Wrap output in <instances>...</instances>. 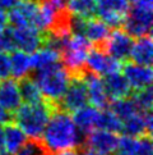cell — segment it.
Masks as SVG:
<instances>
[{"label":"cell","instance_id":"obj_21","mask_svg":"<svg viewBox=\"0 0 153 155\" xmlns=\"http://www.w3.org/2000/svg\"><path fill=\"white\" fill-rule=\"evenodd\" d=\"M3 138H4V153L8 155H13L26 142L27 136L12 120L9 123L4 124Z\"/></svg>","mask_w":153,"mask_h":155},{"label":"cell","instance_id":"obj_24","mask_svg":"<svg viewBox=\"0 0 153 155\" xmlns=\"http://www.w3.org/2000/svg\"><path fill=\"white\" fill-rule=\"evenodd\" d=\"M68 10L80 18H93L96 15V0H68Z\"/></svg>","mask_w":153,"mask_h":155},{"label":"cell","instance_id":"obj_10","mask_svg":"<svg viewBox=\"0 0 153 155\" xmlns=\"http://www.w3.org/2000/svg\"><path fill=\"white\" fill-rule=\"evenodd\" d=\"M119 68H120V62L111 58L101 48L92 46L86 60L87 72L101 77L108 73H112V72H116L119 71Z\"/></svg>","mask_w":153,"mask_h":155},{"label":"cell","instance_id":"obj_25","mask_svg":"<svg viewBox=\"0 0 153 155\" xmlns=\"http://www.w3.org/2000/svg\"><path fill=\"white\" fill-rule=\"evenodd\" d=\"M18 85H19L22 101H24V103H38L43 99L37 84L35 82L33 78H31L30 76L26 77V78L19 80Z\"/></svg>","mask_w":153,"mask_h":155},{"label":"cell","instance_id":"obj_30","mask_svg":"<svg viewBox=\"0 0 153 155\" xmlns=\"http://www.w3.org/2000/svg\"><path fill=\"white\" fill-rule=\"evenodd\" d=\"M136 145H138V137L124 135L121 137H119L115 154L116 155H135Z\"/></svg>","mask_w":153,"mask_h":155},{"label":"cell","instance_id":"obj_35","mask_svg":"<svg viewBox=\"0 0 153 155\" xmlns=\"http://www.w3.org/2000/svg\"><path fill=\"white\" fill-rule=\"evenodd\" d=\"M19 3V0H0V9L2 10H10Z\"/></svg>","mask_w":153,"mask_h":155},{"label":"cell","instance_id":"obj_28","mask_svg":"<svg viewBox=\"0 0 153 155\" xmlns=\"http://www.w3.org/2000/svg\"><path fill=\"white\" fill-rule=\"evenodd\" d=\"M13 155H52L41 138H30Z\"/></svg>","mask_w":153,"mask_h":155},{"label":"cell","instance_id":"obj_7","mask_svg":"<svg viewBox=\"0 0 153 155\" xmlns=\"http://www.w3.org/2000/svg\"><path fill=\"white\" fill-rule=\"evenodd\" d=\"M133 37L130 36L124 28H115L110 31L106 41L102 45V50H105L111 58L117 62H126L129 59L130 50L133 46Z\"/></svg>","mask_w":153,"mask_h":155},{"label":"cell","instance_id":"obj_18","mask_svg":"<svg viewBox=\"0 0 153 155\" xmlns=\"http://www.w3.org/2000/svg\"><path fill=\"white\" fill-rule=\"evenodd\" d=\"M129 59L133 63L142 65H151L153 60V41L151 35L140 36L133 42Z\"/></svg>","mask_w":153,"mask_h":155},{"label":"cell","instance_id":"obj_8","mask_svg":"<svg viewBox=\"0 0 153 155\" xmlns=\"http://www.w3.org/2000/svg\"><path fill=\"white\" fill-rule=\"evenodd\" d=\"M88 104L87 88L83 78H70L67 90L58 101V107L68 113H73L76 109Z\"/></svg>","mask_w":153,"mask_h":155},{"label":"cell","instance_id":"obj_37","mask_svg":"<svg viewBox=\"0 0 153 155\" xmlns=\"http://www.w3.org/2000/svg\"><path fill=\"white\" fill-rule=\"evenodd\" d=\"M82 155H108V154H103L101 151L93 150V149H89V147H83V150H82Z\"/></svg>","mask_w":153,"mask_h":155},{"label":"cell","instance_id":"obj_6","mask_svg":"<svg viewBox=\"0 0 153 155\" xmlns=\"http://www.w3.org/2000/svg\"><path fill=\"white\" fill-rule=\"evenodd\" d=\"M129 12V0H96V14L108 27L123 26Z\"/></svg>","mask_w":153,"mask_h":155},{"label":"cell","instance_id":"obj_16","mask_svg":"<svg viewBox=\"0 0 153 155\" xmlns=\"http://www.w3.org/2000/svg\"><path fill=\"white\" fill-rule=\"evenodd\" d=\"M22 103L18 81L9 77L0 81V105L8 112L14 113Z\"/></svg>","mask_w":153,"mask_h":155},{"label":"cell","instance_id":"obj_17","mask_svg":"<svg viewBox=\"0 0 153 155\" xmlns=\"http://www.w3.org/2000/svg\"><path fill=\"white\" fill-rule=\"evenodd\" d=\"M103 77H105L103 78V84H105L106 92L110 100H117V99L130 96L132 88H130L128 81L123 73L116 71Z\"/></svg>","mask_w":153,"mask_h":155},{"label":"cell","instance_id":"obj_27","mask_svg":"<svg viewBox=\"0 0 153 155\" xmlns=\"http://www.w3.org/2000/svg\"><path fill=\"white\" fill-rule=\"evenodd\" d=\"M96 128L117 134V132H121V120L114 114L111 109H100Z\"/></svg>","mask_w":153,"mask_h":155},{"label":"cell","instance_id":"obj_19","mask_svg":"<svg viewBox=\"0 0 153 155\" xmlns=\"http://www.w3.org/2000/svg\"><path fill=\"white\" fill-rule=\"evenodd\" d=\"M98 114H100V109H97L93 105L87 104L84 107L76 109L75 112H73L72 118L74 120L76 128L83 135H86L97 127Z\"/></svg>","mask_w":153,"mask_h":155},{"label":"cell","instance_id":"obj_34","mask_svg":"<svg viewBox=\"0 0 153 155\" xmlns=\"http://www.w3.org/2000/svg\"><path fill=\"white\" fill-rule=\"evenodd\" d=\"M9 122H12V114L0 105V126H4L9 123Z\"/></svg>","mask_w":153,"mask_h":155},{"label":"cell","instance_id":"obj_26","mask_svg":"<svg viewBox=\"0 0 153 155\" xmlns=\"http://www.w3.org/2000/svg\"><path fill=\"white\" fill-rule=\"evenodd\" d=\"M111 110L120 120H124V119L129 118L130 115H133L134 113L140 112L138 109V107H136V104L134 103L132 96L117 99V100H112Z\"/></svg>","mask_w":153,"mask_h":155},{"label":"cell","instance_id":"obj_40","mask_svg":"<svg viewBox=\"0 0 153 155\" xmlns=\"http://www.w3.org/2000/svg\"><path fill=\"white\" fill-rule=\"evenodd\" d=\"M0 155H8V154H5L4 151H2V153H0Z\"/></svg>","mask_w":153,"mask_h":155},{"label":"cell","instance_id":"obj_38","mask_svg":"<svg viewBox=\"0 0 153 155\" xmlns=\"http://www.w3.org/2000/svg\"><path fill=\"white\" fill-rule=\"evenodd\" d=\"M54 155H79L76 149H72V150H64L59 153H54Z\"/></svg>","mask_w":153,"mask_h":155},{"label":"cell","instance_id":"obj_20","mask_svg":"<svg viewBox=\"0 0 153 155\" xmlns=\"http://www.w3.org/2000/svg\"><path fill=\"white\" fill-rule=\"evenodd\" d=\"M110 27H108L105 22L97 18H89L86 21L84 32L83 35L87 37V40L91 42L92 46L95 48H102L103 42L110 34Z\"/></svg>","mask_w":153,"mask_h":155},{"label":"cell","instance_id":"obj_29","mask_svg":"<svg viewBox=\"0 0 153 155\" xmlns=\"http://www.w3.org/2000/svg\"><path fill=\"white\" fill-rule=\"evenodd\" d=\"M132 97L140 112H151L153 104V92L151 86L135 91V94Z\"/></svg>","mask_w":153,"mask_h":155},{"label":"cell","instance_id":"obj_36","mask_svg":"<svg viewBox=\"0 0 153 155\" xmlns=\"http://www.w3.org/2000/svg\"><path fill=\"white\" fill-rule=\"evenodd\" d=\"M8 25V17L4 10L0 9V31H3Z\"/></svg>","mask_w":153,"mask_h":155},{"label":"cell","instance_id":"obj_1","mask_svg":"<svg viewBox=\"0 0 153 155\" xmlns=\"http://www.w3.org/2000/svg\"><path fill=\"white\" fill-rule=\"evenodd\" d=\"M42 142L51 153H59L72 149H80L84 142V135L76 128L68 112L56 108L42 134Z\"/></svg>","mask_w":153,"mask_h":155},{"label":"cell","instance_id":"obj_32","mask_svg":"<svg viewBox=\"0 0 153 155\" xmlns=\"http://www.w3.org/2000/svg\"><path fill=\"white\" fill-rule=\"evenodd\" d=\"M135 155H153L151 135H145V136L138 137V145H136Z\"/></svg>","mask_w":153,"mask_h":155},{"label":"cell","instance_id":"obj_4","mask_svg":"<svg viewBox=\"0 0 153 155\" xmlns=\"http://www.w3.org/2000/svg\"><path fill=\"white\" fill-rule=\"evenodd\" d=\"M35 82L41 91L42 97L47 101L56 103L60 100L70 82V76L61 63L54 67L37 71Z\"/></svg>","mask_w":153,"mask_h":155},{"label":"cell","instance_id":"obj_33","mask_svg":"<svg viewBox=\"0 0 153 155\" xmlns=\"http://www.w3.org/2000/svg\"><path fill=\"white\" fill-rule=\"evenodd\" d=\"M10 76V59L8 53H0V80Z\"/></svg>","mask_w":153,"mask_h":155},{"label":"cell","instance_id":"obj_9","mask_svg":"<svg viewBox=\"0 0 153 155\" xmlns=\"http://www.w3.org/2000/svg\"><path fill=\"white\" fill-rule=\"evenodd\" d=\"M7 17L12 27H36L38 19V2L19 0V3L9 10Z\"/></svg>","mask_w":153,"mask_h":155},{"label":"cell","instance_id":"obj_13","mask_svg":"<svg viewBox=\"0 0 153 155\" xmlns=\"http://www.w3.org/2000/svg\"><path fill=\"white\" fill-rule=\"evenodd\" d=\"M123 74L126 78L130 88L134 91L142 90L152 85L153 72L151 65H142L133 62H126L123 67Z\"/></svg>","mask_w":153,"mask_h":155},{"label":"cell","instance_id":"obj_31","mask_svg":"<svg viewBox=\"0 0 153 155\" xmlns=\"http://www.w3.org/2000/svg\"><path fill=\"white\" fill-rule=\"evenodd\" d=\"M15 50L13 35H12V27L8 28L5 27L3 31H0V53H10Z\"/></svg>","mask_w":153,"mask_h":155},{"label":"cell","instance_id":"obj_14","mask_svg":"<svg viewBox=\"0 0 153 155\" xmlns=\"http://www.w3.org/2000/svg\"><path fill=\"white\" fill-rule=\"evenodd\" d=\"M152 124L153 119L151 112H136L129 118L121 120V132L132 137H142L151 135Z\"/></svg>","mask_w":153,"mask_h":155},{"label":"cell","instance_id":"obj_15","mask_svg":"<svg viewBox=\"0 0 153 155\" xmlns=\"http://www.w3.org/2000/svg\"><path fill=\"white\" fill-rule=\"evenodd\" d=\"M84 84L87 88L88 103H91V105H93L97 109H106L110 104V99L106 92L103 80L100 76L87 72L84 76Z\"/></svg>","mask_w":153,"mask_h":155},{"label":"cell","instance_id":"obj_23","mask_svg":"<svg viewBox=\"0 0 153 155\" xmlns=\"http://www.w3.org/2000/svg\"><path fill=\"white\" fill-rule=\"evenodd\" d=\"M32 68L36 71H42L54 67L60 63V54L51 48L41 46L31 55Z\"/></svg>","mask_w":153,"mask_h":155},{"label":"cell","instance_id":"obj_3","mask_svg":"<svg viewBox=\"0 0 153 155\" xmlns=\"http://www.w3.org/2000/svg\"><path fill=\"white\" fill-rule=\"evenodd\" d=\"M92 49L84 35L72 34L60 50V62L68 71L70 78H83L87 73L86 60Z\"/></svg>","mask_w":153,"mask_h":155},{"label":"cell","instance_id":"obj_22","mask_svg":"<svg viewBox=\"0 0 153 155\" xmlns=\"http://www.w3.org/2000/svg\"><path fill=\"white\" fill-rule=\"evenodd\" d=\"M10 59V74L14 77V80H22L28 77L32 68V60L31 54L22 51V50H13L12 54L9 55Z\"/></svg>","mask_w":153,"mask_h":155},{"label":"cell","instance_id":"obj_5","mask_svg":"<svg viewBox=\"0 0 153 155\" xmlns=\"http://www.w3.org/2000/svg\"><path fill=\"white\" fill-rule=\"evenodd\" d=\"M153 21V0H129V12L124 30L132 37L151 35Z\"/></svg>","mask_w":153,"mask_h":155},{"label":"cell","instance_id":"obj_39","mask_svg":"<svg viewBox=\"0 0 153 155\" xmlns=\"http://www.w3.org/2000/svg\"><path fill=\"white\" fill-rule=\"evenodd\" d=\"M4 151V138H3V128L0 126V153Z\"/></svg>","mask_w":153,"mask_h":155},{"label":"cell","instance_id":"obj_12","mask_svg":"<svg viewBox=\"0 0 153 155\" xmlns=\"http://www.w3.org/2000/svg\"><path fill=\"white\" fill-rule=\"evenodd\" d=\"M119 136L114 132L95 128L84 135L83 147H89L93 150L101 151L103 154L111 155L116 150Z\"/></svg>","mask_w":153,"mask_h":155},{"label":"cell","instance_id":"obj_2","mask_svg":"<svg viewBox=\"0 0 153 155\" xmlns=\"http://www.w3.org/2000/svg\"><path fill=\"white\" fill-rule=\"evenodd\" d=\"M56 108H59L56 103L45 99L38 103H24L14 112L12 120L30 138H41L48 119Z\"/></svg>","mask_w":153,"mask_h":155},{"label":"cell","instance_id":"obj_11","mask_svg":"<svg viewBox=\"0 0 153 155\" xmlns=\"http://www.w3.org/2000/svg\"><path fill=\"white\" fill-rule=\"evenodd\" d=\"M12 35L17 50L31 54L43 45V34L36 27H12Z\"/></svg>","mask_w":153,"mask_h":155}]
</instances>
